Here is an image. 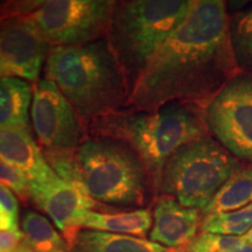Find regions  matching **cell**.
Masks as SVG:
<instances>
[{
    "mask_svg": "<svg viewBox=\"0 0 252 252\" xmlns=\"http://www.w3.org/2000/svg\"><path fill=\"white\" fill-rule=\"evenodd\" d=\"M28 198L53 220L65 241L77 230V217L96 206L86 190L60 178L46 182L28 181Z\"/></svg>",
    "mask_w": 252,
    "mask_h": 252,
    "instance_id": "11",
    "label": "cell"
},
{
    "mask_svg": "<svg viewBox=\"0 0 252 252\" xmlns=\"http://www.w3.org/2000/svg\"><path fill=\"white\" fill-rule=\"evenodd\" d=\"M76 158L83 187L96 202L137 208L153 194L143 160L121 140L88 138L76 149Z\"/></svg>",
    "mask_w": 252,
    "mask_h": 252,
    "instance_id": "5",
    "label": "cell"
},
{
    "mask_svg": "<svg viewBox=\"0 0 252 252\" xmlns=\"http://www.w3.org/2000/svg\"><path fill=\"white\" fill-rule=\"evenodd\" d=\"M0 159L14 167L28 181L46 182L59 178L30 132L0 126Z\"/></svg>",
    "mask_w": 252,
    "mask_h": 252,
    "instance_id": "13",
    "label": "cell"
},
{
    "mask_svg": "<svg viewBox=\"0 0 252 252\" xmlns=\"http://www.w3.org/2000/svg\"><path fill=\"white\" fill-rule=\"evenodd\" d=\"M87 131L89 138H112L133 149L149 172L156 198L167 159L184 145L210 134L204 109L184 102L169 103L156 111L122 109L88 123Z\"/></svg>",
    "mask_w": 252,
    "mask_h": 252,
    "instance_id": "3",
    "label": "cell"
},
{
    "mask_svg": "<svg viewBox=\"0 0 252 252\" xmlns=\"http://www.w3.org/2000/svg\"><path fill=\"white\" fill-rule=\"evenodd\" d=\"M252 228V204L234 212L203 216L200 232L242 237Z\"/></svg>",
    "mask_w": 252,
    "mask_h": 252,
    "instance_id": "20",
    "label": "cell"
},
{
    "mask_svg": "<svg viewBox=\"0 0 252 252\" xmlns=\"http://www.w3.org/2000/svg\"><path fill=\"white\" fill-rule=\"evenodd\" d=\"M33 131L42 149L75 150L88 139L86 123L54 83L36 82L31 106Z\"/></svg>",
    "mask_w": 252,
    "mask_h": 252,
    "instance_id": "9",
    "label": "cell"
},
{
    "mask_svg": "<svg viewBox=\"0 0 252 252\" xmlns=\"http://www.w3.org/2000/svg\"><path fill=\"white\" fill-rule=\"evenodd\" d=\"M0 185L14 191L21 200L28 198V180L14 167L0 159Z\"/></svg>",
    "mask_w": 252,
    "mask_h": 252,
    "instance_id": "24",
    "label": "cell"
},
{
    "mask_svg": "<svg viewBox=\"0 0 252 252\" xmlns=\"http://www.w3.org/2000/svg\"><path fill=\"white\" fill-rule=\"evenodd\" d=\"M242 238H243L248 244L252 245V228L249 230V231L244 236H242Z\"/></svg>",
    "mask_w": 252,
    "mask_h": 252,
    "instance_id": "26",
    "label": "cell"
},
{
    "mask_svg": "<svg viewBox=\"0 0 252 252\" xmlns=\"http://www.w3.org/2000/svg\"><path fill=\"white\" fill-rule=\"evenodd\" d=\"M2 77H5V72H4V70H2L1 65H0V78H2Z\"/></svg>",
    "mask_w": 252,
    "mask_h": 252,
    "instance_id": "27",
    "label": "cell"
},
{
    "mask_svg": "<svg viewBox=\"0 0 252 252\" xmlns=\"http://www.w3.org/2000/svg\"><path fill=\"white\" fill-rule=\"evenodd\" d=\"M252 204V165L236 172L202 212V215L228 213Z\"/></svg>",
    "mask_w": 252,
    "mask_h": 252,
    "instance_id": "17",
    "label": "cell"
},
{
    "mask_svg": "<svg viewBox=\"0 0 252 252\" xmlns=\"http://www.w3.org/2000/svg\"><path fill=\"white\" fill-rule=\"evenodd\" d=\"M24 242L32 252H69V244L46 216L26 210L21 219Z\"/></svg>",
    "mask_w": 252,
    "mask_h": 252,
    "instance_id": "18",
    "label": "cell"
},
{
    "mask_svg": "<svg viewBox=\"0 0 252 252\" xmlns=\"http://www.w3.org/2000/svg\"><path fill=\"white\" fill-rule=\"evenodd\" d=\"M24 239L23 232L0 231V252H15Z\"/></svg>",
    "mask_w": 252,
    "mask_h": 252,
    "instance_id": "25",
    "label": "cell"
},
{
    "mask_svg": "<svg viewBox=\"0 0 252 252\" xmlns=\"http://www.w3.org/2000/svg\"><path fill=\"white\" fill-rule=\"evenodd\" d=\"M52 48L27 17L0 14V65L5 76L36 82Z\"/></svg>",
    "mask_w": 252,
    "mask_h": 252,
    "instance_id": "10",
    "label": "cell"
},
{
    "mask_svg": "<svg viewBox=\"0 0 252 252\" xmlns=\"http://www.w3.org/2000/svg\"><path fill=\"white\" fill-rule=\"evenodd\" d=\"M193 4L194 0L116 1L106 40L128 78L139 76Z\"/></svg>",
    "mask_w": 252,
    "mask_h": 252,
    "instance_id": "4",
    "label": "cell"
},
{
    "mask_svg": "<svg viewBox=\"0 0 252 252\" xmlns=\"http://www.w3.org/2000/svg\"><path fill=\"white\" fill-rule=\"evenodd\" d=\"M222 0H194L180 26L135 78L127 108L156 111L173 102L206 109L241 70Z\"/></svg>",
    "mask_w": 252,
    "mask_h": 252,
    "instance_id": "1",
    "label": "cell"
},
{
    "mask_svg": "<svg viewBox=\"0 0 252 252\" xmlns=\"http://www.w3.org/2000/svg\"><path fill=\"white\" fill-rule=\"evenodd\" d=\"M204 117L210 135L252 165V70H239L206 106Z\"/></svg>",
    "mask_w": 252,
    "mask_h": 252,
    "instance_id": "8",
    "label": "cell"
},
{
    "mask_svg": "<svg viewBox=\"0 0 252 252\" xmlns=\"http://www.w3.org/2000/svg\"><path fill=\"white\" fill-rule=\"evenodd\" d=\"M0 231H19V203L11 189L0 185Z\"/></svg>",
    "mask_w": 252,
    "mask_h": 252,
    "instance_id": "23",
    "label": "cell"
},
{
    "mask_svg": "<svg viewBox=\"0 0 252 252\" xmlns=\"http://www.w3.org/2000/svg\"><path fill=\"white\" fill-rule=\"evenodd\" d=\"M245 165L212 135H202L167 159L158 196H172L181 206L202 213L223 185Z\"/></svg>",
    "mask_w": 252,
    "mask_h": 252,
    "instance_id": "6",
    "label": "cell"
},
{
    "mask_svg": "<svg viewBox=\"0 0 252 252\" xmlns=\"http://www.w3.org/2000/svg\"><path fill=\"white\" fill-rule=\"evenodd\" d=\"M203 215L200 210L181 206L174 197L160 195L153 208L150 241L180 250L196 237Z\"/></svg>",
    "mask_w": 252,
    "mask_h": 252,
    "instance_id": "12",
    "label": "cell"
},
{
    "mask_svg": "<svg viewBox=\"0 0 252 252\" xmlns=\"http://www.w3.org/2000/svg\"><path fill=\"white\" fill-rule=\"evenodd\" d=\"M43 157L46 161L54 171L56 175L63 181L76 186L83 189L80 167L76 158V149L75 150H54L42 149Z\"/></svg>",
    "mask_w": 252,
    "mask_h": 252,
    "instance_id": "22",
    "label": "cell"
},
{
    "mask_svg": "<svg viewBox=\"0 0 252 252\" xmlns=\"http://www.w3.org/2000/svg\"><path fill=\"white\" fill-rule=\"evenodd\" d=\"M229 30L238 68L252 70V7L230 14Z\"/></svg>",
    "mask_w": 252,
    "mask_h": 252,
    "instance_id": "19",
    "label": "cell"
},
{
    "mask_svg": "<svg viewBox=\"0 0 252 252\" xmlns=\"http://www.w3.org/2000/svg\"><path fill=\"white\" fill-rule=\"evenodd\" d=\"M115 4L112 0L33 1L25 17L49 46H80L106 39Z\"/></svg>",
    "mask_w": 252,
    "mask_h": 252,
    "instance_id": "7",
    "label": "cell"
},
{
    "mask_svg": "<svg viewBox=\"0 0 252 252\" xmlns=\"http://www.w3.org/2000/svg\"><path fill=\"white\" fill-rule=\"evenodd\" d=\"M34 89L18 77L0 78V126L31 133L30 109Z\"/></svg>",
    "mask_w": 252,
    "mask_h": 252,
    "instance_id": "16",
    "label": "cell"
},
{
    "mask_svg": "<svg viewBox=\"0 0 252 252\" xmlns=\"http://www.w3.org/2000/svg\"><path fill=\"white\" fill-rule=\"evenodd\" d=\"M180 252H252V245L242 237L200 232Z\"/></svg>",
    "mask_w": 252,
    "mask_h": 252,
    "instance_id": "21",
    "label": "cell"
},
{
    "mask_svg": "<svg viewBox=\"0 0 252 252\" xmlns=\"http://www.w3.org/2000/svg\"><path fill=\"white\" fill-rule=\"evenodd\" d=\"M69 252H180L150 239L77 229L67 239Z\"/></svg>",
    "mask_w": 252,
    "mask_h": 252,
    "instance_id": "14",
    "label": "cell"
},
{
    "mask_svg": "<svg viewBox=\"0 0 252 252\" xmlns=\"http://www.w3.org/2000/svg\"><path fill=\"white\" fill-rule=\"evenodd\" d=\"M153 225V213L149 208H138L131 212L102 213L86 210L75 222L76 229H89L110 234L127 235L145 238Z\"/></svg>",
    "mask_w": 252,
    "mask_h": 252,
    "instance_id": "15",
    "label": "cell"
},
{
    "mask_svg": "<svg viewBox=\"0 0 252 252\" xmlns=\"http://www.w3.org/2000/svg\"><path fill=\"white\" fill-rule=\"evenodd\" d=\"M45 78L55 84L86 125L127 108L132 91L130 78L106 39L53 47Z\"/></svg>",
    "mask_w": 252,
    "mask_h": 252,
    "instance_id": "2",
    "label": "cell"
}]
</instances>
